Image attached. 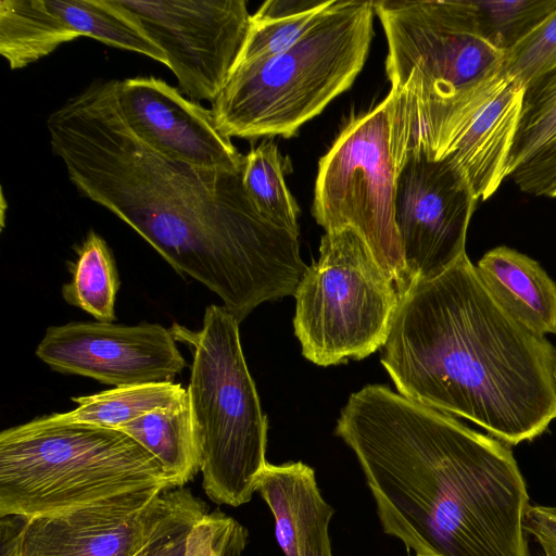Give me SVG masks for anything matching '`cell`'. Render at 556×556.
<instances>
[{
  "instance_id": "obj_1",
  "label": "cell",
  "mask_w": 556,
  "mask_h": 556,
  "mask_svg": "<svg viewBox=\"0 0 556 556\" xmlns=\"http://www.w3.org/2000/svg\"><path fill=\"white\" fill-rule=\"evenodd\" d=\"M117 80L92 81L47 119L71 182L217 294L239 323L263 302L294 295L307 268L299 233L257 211L242 169L197 167L141 142L121 115Z\"/></svg>"
},
{
  "instance_id": "obj_2",
  "label": "cell",
  "mask_w": 556,
  "mask_h": 556,
  "mask_svg": "<svg viewBox=\"0 0 556 556\" xmlns=\"http://www.w3.org/2000/svg\"><path fill=\"white\" fill-rule=\"evenodd\" d=\"M352 450L386 534L416 556H529V495L500 440L391 389L350 395L334 429Z\"/></svg>"
},
{
  "instance_id": "obj_3",
  "label": "cell",
  "mask_w": 556,
  "mask_h": 556,
  "mask_svg": "<svg viewBox=\"0 0 556 556\" xmlns=\"http://www.w3.org/2000/svg\"><path fill=\"white\" fill-rule=\"evenodd\" d=\"M556 349L493 298L467 253L399 304L381 364L401 395L516 445L556 419Z\"/></svg>"
},
{
  "instance_id": "obj_4",
  "label": "cell",
  "mask_w": 556,
  "mask_h": 556,
  "mask_svg": "<svg viewBox=\"0 0 556 556\" xmlns=\"http://www.w3.org/2000/svg\"><path fill=\"white\" fill-rule=\"evenodd\" d=\"M374 8L388 42L394 164L417 153L441 160L502 80L505 53L460 28L442 0H382Z\"/></svg>"
},
{
  "instance_id": "obj_5",
  "label": "cell",
  "mask_w": 556,
  "mask_h": 556,
  "mask_svg": "<svg viewBox=\"0 0 556 556\" xmlns=\"http://www.w3.org/2000/svg\"><path fill=\"white\" fill-rule=\"evenodd\" d=\"M374 2L332 0L290 48L236 63L212 103L227 137L290 138L351 87L368 56Z\"/></svg>"
},
{
  "instance_id": "obj_6",
  "label": "cell",
  "mask_w": 556,
  "mask_h": 556,
  "mask_svg": "<svg viewBox=\"0 0 556 556\" xmlns=\"http://www.w3.org/2000/svg\"><path fill=\"white\" fill-rule=\"evenodd\" d=\"M174 489L126 432L52 414L0 433V518L63 514L147 489Z\"/></svg>"
},
{
  "instance_id": "obj_7",
  "label": "cell",
  "mask_w": 556,
  "mask_h": 556,
  "mask_svg": "<svg viewBox=\"0 0 556 556\" xmlns=\"http://www.w3.org/2000/svg\"><path fill=\"white\" fill-rule=\"evenodd\" d=\"M239 320L224 306L205 308L200 331L173 325L192 349L188 401L200 450L203 489L216 504L251 501L266 467L267 417L240 342Z\"/></svg>"
},
{
  "instance_id": "obj_8",
  "label": "cell",
  "mask_w": 556,
  "mask_h": 556,
  "mask_svg": "<svg viewBox=\"0 0 556 556\" xmlns=\"http://www.w3.org/2000/svg\"><path fill=\"white\" fill-rule=\"evenodd\" d=\"M294 298V333L304 357L318 366L383 348L401 301L393 278L351 227L325 232Z\"/></svg>"
},
{
  "instance_id": "obj_9",
  "label": "cell",
  "mask_w": 556,
  "mask_h": 556,
  "mask_svg": "<svg viewBox=\"0 0 556 556\" xmlns=\"http://www.w3.org/2000/svg\"><path fill=\"white\" fill-rule=\"evenodd\" d=\"M395 177L384 99L351 118L319 160L312 212L325 232L344 227L357 231L402 299L413 283L394 218Z\"/></svg>"
},
{
  "instance_id": "obj_10",
  "label": "cell",
  "mask_w": 556,
  "mask_h": 556,
  "mask_svg": "<svg viewBox=\"0 0 556 556\" xmlns=\"http://www.w3.org/2000/svg\"><path fill=\"white\" fill-rule=\"evenodd\" d=\"M165 55L184 94L213 103L247 40L244 0H108Z\"/></svg>"
},
{
  "instance_id": "obj_11",
  "label": "cell",
  "mask_w": 556,
  "mask_h": 556,
  "mask_svg": "<svg viewBox=\"0 0 556 556\" xmlns=\"http://www.w3.org/2000/svg\"><path fill=\"white\" fill-rule=\"evenodd\" d=\"M394 218L413 287L466 254L477 199L448 159L408 154L396 165Z\"/></svg>"
},
{
  "instance_id": "obj_12",
  "label": "cell",
  "mask_w": 556,
  "mask_h": 556,
  "mask_svg": "<svg viewBox=\"0 0 556 556\" xmlns=\"http://www.w3.org/2000/svg\"><path fill=\"white\" fill-rule=\"evenodd\" d=\"M166 491L147 489L50 516L2 517L0 556H135Z\"/></svg>"
},
{
  "instance_id": "obj_13",
  "label": "cell",
  "mask_w": 556,
  "mask_h": 556,
  "mask_svg": "<svg viewBox=\"0 0 556 556\" xmlns=\"http://www.w3.org/2000/svg\"><path fill=\"white\" fill-rule=\"evenodd\" d=\"M35 354L55 371L114 387L169 382L187 365L170 329L148 323L51 326Z\"/></svg>"
},
{
  "instance_id": "obj_14",
  "label": "cell",
  "mask_w": 556,
  "mask_h": 556,
  "mask_svg": "<svg viewBox=\"0 0 556 556\" xmlns=\"http://www.w3.org/2000/svg\"><path fill=\"white\" fill-rule=\"evenodd\" d=\"M81 36L166 65L163 52L108 0L0 1V54L11 70L26 67Z\"/></svg>"
},
{
  "instance_id": "obj_15",
  "label": "cell",
  "mask_w": 556,
  "mask_h": 556,
  "mask_svg": "<svg viewBox=\"0 0 556 556\" xmlns=\"http://www.w3.org/2000/svg\"><path fill=\"white\" fill-rule=\"evenodd\" d=\"M117 105L131 132L154 152L197 167L238 172L244 155L212 110L153 76L117 80Z\"/></svg>"
},
{
  "instance_id": "obj_16",
  "label": "cell",
  "mask_w": 556,
  "mask_h": 556,
  "mask_svg": "<svg viewBox=\"0 0 556 556\" xmlns=\"http://www.w3.org/2000/svg\"><path fill=\"white\" fill-rule=\"evenodd\" d=\"M526 89L506 75L463 125L443 159L460 170L477 200H488L506 178Z\"/></svg>"
},
{
  "instance_id": "obj_17",
  "label": "cell",
  "mask_w": 556,
  "mask_h": 556,
  "mask_svg": "<svg viewBox=\"0 0 556 556\" xmlns=\"http://www.w3.org/2000/svg\"><path fill=\"white\" fill-rule=\"evenodd\" d=\"M256 492L274 517L285 556H333L329 525L334 509L321 495L312 467L302 462L268 463Z\"/></svg>"
},
{
  "instance_id": "obj_18",
  "label": "cell",
  "mask_w": 556,
  "mask_h": 556,
  "mask_svg": "<svg viewBox=\"0 0 556 556\" xmlns=\"http://www.w3.org/2000/svg\"><path fill=\"white\" fill-rule=\"evenodd\" d=\"M248 531L187 488L165 492L163 508L143 547L135 556H240Z\"/></svg>"
},
{
  "instance_id": "obj_19",
  "label": "cell",
  "mask_w": 556,
  "mask_h": 556,
  "mask_svg": "<svg viewBox=\"0 0 556 556\" xmlns=\"http://www.w3.org/2000/svg\"><path fill=\"white\" fill-rule=\"evenodd\" d=\"M477 270L498 304L533 333L556 334V282L531 257L505 245L488 251Z\"/></svg>"
},
{
  "instance_id": "obj_20",
  "label": "cell",
  "mask_w": 556,
  "mask_h": 556,
  "mask_svg": "<svg viewBox=\"0 0 556 556\" xmlns=\"http://www.w3.org/2000/svg\"><path fill=\"white\" fill-rule=\"evenodd\" d=\"M506 178L535 195L556 178V71L525 91Z\"/></svg>"
},
{
  "instance_id": "obj_21",
  "label": "cell",
  "mask_w": 556,
  "mask_h": 556,
  "mask_svg": "<svg viewBox=\"0 0 556 556\" xmlns=\"http://www.w3.org/2000/svg\"><path fill=\"white\" fill-rule=\"evenodd\" d=\"M115 429L129 434L160 462L174 489L184 486L200 470V450L188 400Z\"/></svg>"
},
{
  "instance_id": "obj_22",
  "label": "cell",
  "mask_w": 556,
  "mask_h": 556,
  "mask_svg": "<svg viewBox=\"0 0 556 556\" xmlns=\"http://www.w3.org/2000/svg\"><path fill=\"white\" fill-rule=\"evenodd\" d=\"M187 400V389L173 381L123 386L72 397L77 404L75 409L52 415L62 421L117 428L157 408L179 406Z\"/></svg>"
},
{
  "instance_id": "obj_23",
  "label": "cell",
  "mask_w": 556,
  "mask_h": 556,
  "mask_svg": "<svg viewBox=\"0 0 556 556\" xmlns=\"http://www.w3.org/2000/svg\"><path fill=\"white\" fill-rule=\"evenodd\" d=\"M456 24L504 53L556 9V0L444 1Z\"/></svg>"
},
{
  "instance_id": "obj_24",
  "label": "cell",
  "mask_w": 556,
  "mask_h": 556,
  "mask_svg": "<svg viewBox=\"0 0 556 556\" xmlns=\"http://www.w3.org/2000/svg\"><path fill=\"white\" fill-rule=\"evenodd\" d=\"M68 268L72 279L62 287L66 303L85 311L98 321L113 323L119 278L105 240L89 231L76 249V258Z\"/></svg>"
},
{
  "instance_id": "obj_25",
  "label": "cell",
  "mask_w": 556,
  "mask_h": 556,
  "mask_svg": "<svg viewBox=\"0 0 556 556\" xmlns=\"http://www.w3.org/2000/svg\"><path fill=\"white\" fill-rule=\"evenodd\" d=\"M332 0H268L251 16L236 63L271 58L290 48Z\"/></svg>"
},
{
  "instance_id": "obj_26",
  "label": "cell",
  "mask_w": 556,
  "mask_h": 556,
  "mask_svg": "<svg viewBox=\"0 0 556 556\" xmlns=\"http://www.w3.org/2000/svg\"><path fill=\"white\" fill-rule=\"evenodd\" d=\"M243 188L257 211L299 233V206L285 180L283 161L277 144L266 140L244 155Z\"/></svg>"
},
{
  "instance_id": "obj_27",
  "label": "cell",
  "mask_w": 556,
  "mask_h": 556,
  "mask_svg": "<svg viewBox=\"0 0 556 556\" xmlns=\"http://www.w3.org/2000/svg\"><path fill=\"white\" fill-rule=\"evenodd\" d=\"M556 71V9L505 52L503 72L525 89Z\"/></svg>"
},
{
  "instance_id": "obj_28",
  "label": "cell",
  "mask_w": 556,
  "mask_h": 556,
  "mask_svg": "<svg viewBox=\"0 0 556 556\" xmlns=\"http://www.w3.org/2000/svg\"><path fill=\"white\" fill-rule=\"evenodd\" d=\"M523 529L542 547L556 549V507L529 505L525 514Z\"/></svg>"
},
{
  "instance_id": "obj_29",
  "label": "cell",
  "mask_w": 556,
  "mask_h": 556,
  "mask_svg": "<svg viewBox=\"0 0 556 556\" xmlns=\"http://www.w3.org/2000/svg\"><path fill=\"white\" fill-rule=\"evenodd\" d=\"M541 195H547L555 198L556 197V178L553 179L547 187L542 191Z\"/></svg>"
},
{
  "instance_id": "obj_30",
  "label": "cell",
  "mask_w": 556,
  "mask_h": 556,
  "mask_svg": "<svg viewBox=\"0 0 556 556\" xmlns=\"http://www.w3.org/2000/svg\"><path fill=\"white\" fill-rule=\"evenodd\" d=\"M554 382H555V388H556V362H555V367H554Z\"/></svg>"
},
{
  "instance_id": "obj_31",
  "label": "cell",
  "mask_w": 556,
  "mask_h": 556,
  "mask_svg": "<svg viewBox=\"0 0 556 556\" xmlns=\"http://www.w3.org/2000/svg\"><path fill=\"white\" fill-rule=\"evenodd\" d=\"M553 556H556V553Z\"/></svg>"
},
{
  "instance_id": "obj_32",
  "label": "cell",
  "mask_w": 556,
  "mask_h": 556,
  "mask_svg": "<svg viewBox=\"0 0 556 556\" xmlns=\"http://www.w3.org/2000/svg\"><path fill=\"white\" fill-rule=\"evenodd\" d=\"M414 556H416V555H414Z\"/></svg>"
}]
</instances>
